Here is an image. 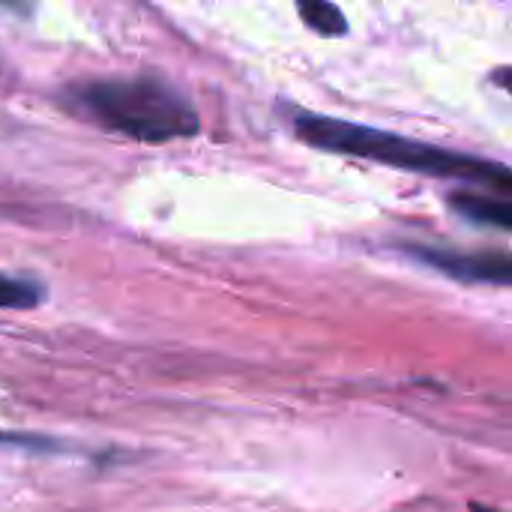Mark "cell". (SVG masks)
I'll return each instance as SVG.
<instances>
[{
  "label": "cell",
  "mask_w": 512,
  "mask_h": 512,
  "mask_svg": "<svg viewBox=\"0 0 512 512\" xmlns=\"http://www.w3.org/2000/svg\"><path fill=\"white\" fill-rule=\"evenodd\" d=\"M291 129L300 141H306L315 150L339 153V156H357L381 165H393L402 171H417L426 177L441 180H465L489 186V192L507 198L512 189L510 168L504 162L480 159L471 153L435 147L429 141H414L396 132H384L375 126H360L351 120L312 114V111H291Z\"/></svg>",
  "instance_id": "6da1fadb"
},
{
  "label": "cell",
  "mask_w": 512,
  "mask_h": 512,
  "mask_svg": "<svg viewBox=\"0 0 512 512\" xmlns=\"http://www.w3.org/2000/svg\"><path fill=\"white\" fill-rule=\"evenodd\" d=\"M63 102L78 117L144 144L192 138L201 129L198 111L156 75L72 84Z\"/></svg>",
  "instance_id": "7a4b0ae2"
},
{
  "label": "cell",
  "mask_w": 512,
  "mask_h": 512,
  "mask_svg": "<svg viewBox=\"0 0 512 512\" xmlns=\"http://www.w3.org/2000/svg\"><path fill=\"white\" fill-rule=\"evenodd\" d=\"M405 252L456 279V282H492V285H510L512 261L507 252H456V249H438V246H405Z\"/></svg>",
  "instance_id": "3957f363"
},
{
  "label": "cell",
  "mask_w": 512,
  "mask_h": 512,
  "mask_svg": "<svg viewBox=\"0 0 512 512\" xmlns=\"http://www.w3.org/2000/svg\"><path fill=\"white\" fill-rule=\"evenodd\" d=\"M450 207L477 225H492V228H510L512 207L507 198L501 195H489V192H453L450 195Z\"/></svg>",
  "instance_id": "277c9868"
},
{
  "label": "cell",
  "mask_w": 512,
  "mask_h": 512,
  "mask_svg": "<svg viewBox=\"0 0 512 512\" xmlns=\"http://www.w3.org/2000/svg\"><path fill=\"white\" fill-rule=\"evenodd\" d=\"M297 12H300L303 24H306L309 30L321 33V36H345V33H348V21H345L342 9L333 6V3H324V0L300 3Z\"/></svg>",
  "instance_id": "5b68a950"
},
{
  "label": "cell",
  "mask_w": 512,
  "mask_h": 512,
  "mask_svg": "<svg viewBox=\"0 0 512 512\" xmlns=\"http://www.w3.org/2000/svg\"><path fill=\"white\" fill-rule=\"evenodd\" d=\"M45 300L39 282L0 273V309H36Z\"/></svg>",
  "instance_id": "8992f818"
},
{
  "label": "cell",
  "mask_w": 512,
  "mask_h": 512,
  "mask_svg": "<svg viewBox=\"0 0 512 512\" xmlns=\"http://www.w3.org/2000/svg\"><path fill=\"white\" fill-rule=\"evenodd\" d=\"M0 444H18V447H45V450H51V447H54L51 441H42V438H27V435H6V432H0Z\"/></svg>",
  "instance_id": "52a82bcc"
},
{
  "label": "cell",
  "mask_w": 512,
  "mask_h": 512,
  "mask_svg": "<svg viewBox=\"0 0 512 512\" xmlns=\"http://www.w3.org/2000/svg\"><path fill=\"white\" fill-rule=\"evenodd\" d=\"M471 512H495V510H483L480 504H474V507H471Z\"/></svg>",
  "instance_id": "ba28073f"
}]
</instances>
